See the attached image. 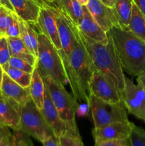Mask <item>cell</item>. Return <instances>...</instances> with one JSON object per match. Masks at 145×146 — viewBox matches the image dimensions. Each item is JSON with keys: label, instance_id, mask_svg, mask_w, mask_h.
Returning a JSON list of instances; mask_svg holds the SVG:
<instances>
[{"label": "cell", "instance_id": "44dd1931", "mask_svg": "<svg viewBox=\"0 0 145 146\" xmlns=\"http://www.w3.org/2000/svg\"><path fill=\"white\" fill-rule=\"evenodd\" d=\"M20 26V35L26 46L28 48L30 51L38 58V31H36L33 27V24H29L26 21L19 19Z\"/></svg>", "mask_w": 145, "mask_h": 146}, {"label": "cell", "instance_id": "7c38bea8", "mask_svg": "<svg viewBox=\"0 0 145 146\" xmlns=\"http://www.w3.org/2000/svg\"><path fill=\"white\" fill-rule=\"evenodd\" d=\"M110 103H120L119 91L102 75L94 70L89 84V95Z\"/></svg>", "mask_w": 145, "mask_h": 146}, {"label": "cell", "instance_id": "4dcf8cb0", "mask_svg": "<svg viewBox=\"0 0 145 146\" xmlns=\"http://www.w3.org/2000/svg\"><path fill=\"white\" fill-rule=\"evenodd\" d=\"M20 35V26L19 18L16 14L13 13V19L10 25L7 28L6 31V37H18Z\"/></svg>", "mask_w": 145, "mask_h": 146}, {"label": "cell", "instance_id": "7a4b0ae2", "mask_svg": "<svg viewBox=\"0 0 145 146\" xmlns=\"http://www.w3.org/2000/svg\"><path fill=\"white\" fill-rule=\"evenodd\" d=\"M108 33L123 70L136 77L145 73V42L119 26Z\"/></svg>", "mask_w": 145, "mask_h": 146}, {"label": "cell", "instance_id": "f35d334b", "mask_svg": "<svg viewBox=\"0 0 145 146\" xmlns=\"http://www.w3.org/2000/svg\"><path fill=\"white\" fill-rule=\"evenodd\" d=\"M103 4H105V5L108 6V7H114L115 3L117 0H100Z\"/></svg>", "mask_w": 145, "mask_h": 146}, {"label": "cell", "instance_id": "e575fe53", "mask_svg": "<svg viewBox=\"0 0 145 146\" xmlns=\"http://www.w3.org/2000/svg\"><path fill=\"white\" fill-rule=\"evenodd\" d=\"M134 3L145 15V0H133Z\"/></svg>", "mask_w": 145, "mask_h": 146}, {"label": "cell", "instance_id": "d6986e66", "mask_svg": "<svg viewBox=\"0 0 145 146\" xmlns=\"http://www.w3.org/2000/svg\"><path fill=\"white\" fill-rule=\"evenodd\" d=\"M51 6L62 11L76 27L83 15V6L77 0H55Z\"/></svg>", "mask_w": 145, "mask_h": 146}, {"label": "cell", "instance_id": "83f0119b", "mask_svg": "<svg viewBox=\"0 0 145 146\" xmlns=\"http://www.w3.org/2000/svg\"><path fill=\"white\" fill-rule=\"evenodd\" d=\"M58 138L61 146H85L80 135L67 133Z\"/></svg>", "mask_w": 145, "mask_h": 146}, {"label": "cell", "instance_id": "ab89813d", "mask_svg": "<svg viewBox=\"0 0 145 146\" xmlns=\"http://www.w3.org/2000/svg\"><path fill=\"white\" fill-rule=\"evenodd\" d=\"M4 71L2 67L0 66V88L1 87V84H2V81H3V77H4Z\"/></svg>", "mask_w": 145, "mask_h": 146}, {"label": "cell", "instance_id": "f6af8a7d", "mask_svg": "<svg viewBox=\"0 0 145 146\" xmlns=\"http://www.w3.org/2000/svg\"><path fill=\"white\" fill-rule=\"evenodd\" d=\"M4 97H5V96H4V94H3L2 91H1V88H0V99H2V98H4Z\"/></svg>", "mask_w": 145, "mask_h": 146}, {"label": "cell", "instance_id": "603a6c76", "mask_svg": "<svg viewBox=\"0 0 145 146\" xmlns=\"http://www.w3.org/2000/svg\"><path fill=\"white\" fill-rule=\"evenodd\" d=\"M127 30L145 42V15L134 3L132 6V16Z\"/></svg>", "mask_w": 145, "mask_h": 146}, {"label": "cell", "instance_id": "4fadbf2b", "mask_svg": "<svg viewBox=\"0 0 145 146\" xmlns=\"http://www.w3.org/2000/svg\"><path fill=\"white\" fill-rule=\"evenodd\" d=\"M86 7L100 27L108 32L112 27L119 26L114 7H108L100 0H90Z\"/></svg>", "mask_w": 145, "mask_h": 146}, {"label": "cell", "instance_id": "9a60e30c", "mask_svg": "<svg viewBox=\"0 0 145 146\" xmlns=\"http://www.w3.org/2000/svg\"><path fill=\"white\" fill-rule=\"evenodd\" d=\"M77 28L82 35L91 38L97 42L107 43L109 35L105 32L99 24L96 22L90 13L88 11L86 6H83V15L80 21Z\"/></svg>", "mask_w": 145, "mask_h": 146}, {"label": "cell", "instance_id": "30bf717a", "mask_svg": "<svg viewBox=\"0 0 145 146\" xmlns=\"http://www.w3.org/2000/svg\"><path fill=\"white\" fill-rule=\"evenodd\" d=\"M134 125L129 121L114 122L100 128H94L92 130V135L95 143L127 139L130 137Z\"/></svg>", "mask_w": 145, "mask_h": 146}, {"label": "cell", "instance_id": "d590c367", "mask_svg": "<svg viewBox=\"0 0 145 146\" xmlns=\"http://www.w3.org/2000/svg\"><path fill=\"white\" fill-rule=\"evenodd\" d=\"M0 5L2 6V7H5L6 9H7L8 10H9L11 12H14V9L13 8L12 5H11V2H10L9 0H0Z\"/></svg>", "mask_w": 145, "mask_h": 146}, {"label": "cell", "instance_id": "f1b7e54d", "mask_svg": "<svg viewBox=\"0 0 145 146\" xmlns=\"http://www.w3.org/2000/svg\"><path fill=\"white\" fill-rule=\"evenodd\" d=\"M130 140L132 146H145V130L134 125Z\"/></svg>", "mask_w": 145, "mask_h": 146}, {"label": "cell", "instance_id": "d6a6232c", "mask_svg": "<svg viewBox=\"0 0 145 146\" xmlns=\"http://www.w3.org/2000/svg\"><path fill=\"white\" fill-rule=\"evenodd\" d=\"M8 126L0 125V146L2 145L4 140L11 136L12 133L10 132Z\"/></svg>", "mask_w": 145, "mask_h": 146}, {"label": "cell", "instance_id": "bcb514c9", "mask_svg": "<svg viewBox=\"0 0 145 146\" xmlns=\"http://www.w3.org/2000/svg\"><path fill=\"white\" fill-rule=\"evenodd\" d=\"M0 7H1V5H0Z\"/></svg>", "mask_w": 145, "mask_h": 146}, {"label": "cell", "instance_id": "ac0fdd59", "mask_svg": "<svg viewBox=\"0 0 145 146\" xmlns=\"http://www.w3.org/2000/svg\"><path fill=\"white\" fill-rule=\"evenodd\" d=\"M18 18L36 25L39 16L41 6L33 0H9Z\"/></svg>", "mask_w": 145, "mask_h": 146}, {"label": "cell", "instance_id": "b9f144b4", "mask_svg": "<svg viewBox=\"0 0 145 146\" xmlns=\"http://www.w3.org/2000/svg\"><path fill=\"white\" fill-rule=\"evenodd\" d=\"M41 1L45 4H49V5H53V3L55 2V0H41Z\"/></svg>", "mask_w": 145, "mask_h": 146}, {"label": "cell", "instance_id": "f546056e", "mask_svg": "<svg viewBox=\"0 0 145 146\" xmlns=\"http://www.w3.org/2000/svg\"><path fill=\"white\" fill-rule=\"evenodd\" d=\"M9 66L13 68L21 70V71H26V72L31 73V74L34 72V69L36 68L35 66L30 64L27 61L14 56H11L10 58Z\"/></svg>", "mask_w": 145, "mask_h": 146}, {"label": "cell", "instance_id": "1f68e13d", "mask_svg": "<svg viewBox=\"0 0 145 146\" xmlns=\"http://www.w3.org/2000/svg\"><path fill=\"white\" fill-rule=\"evenodd\" d=\"M94 146H132L130 137L127 139L110 140L95 143Z\"/></svg>", "mask_w": 145, "mask_h": 146}, {"label": "cell", "instance_id": "484cf974", "mask_svg": "<svg viewBox=\"0 0 145 146\" xmlns=\"http://www.w3.org/2000/svg\"><path fill=\"white\" fill-rule=\"evenodd\" d=\"M11 57L7 38L0 36V66L5 71L9 66V60Z\"/></svg>", "mask_w": 145, "mask_h": 146}, {"label": "cell", "instance_id": "74e56055", "mask_svg": "<svg viewBox=\"0 0 145 146\" xmlns=\"http://www.w3.org/2000/svg\"><path fill=\"white\" fill-rule=\"evenodd\" d=\"M136 78H136V82L140 84L144 88V89L145 90V73L141 74L140 76H139Z\"/></svg>", "mask_w": 145, "mask_h": 146}, {"label": "cell", "instance_id": "60d3db41", "mask_svg": "<svg viewBox=\"0 0 145 146\" xmlns=\"http://www.w3.org/2000/svg\"><path fill=\"white\" fill-rule=\"evenodd\" d=\"M82 6H87L90 0H77Z\"/></svg>", "mask_w": 145, "mask_h": 146}, {"label": "cell", "instance_id": "6da1fadb", "mask_svg": "<svg viewBox=\"0 0 145 146\" xmlns=\"http://www.w3.org/2000/svg\"><path fill=\"white\" fill-rule=\"evenodd\" d=\"M79 34L95 71L102 74L120 94L125 87V75L109 33V40L105 44L88 38L80 31Z\"/></svg>", "mask_w": 145, "mask_h": 146}, {"label": "cell", "instance_id": "5bb4252c", "mask_svg": "<svg viewBox=\"0 0 145 146\" xmlns=\"http://www.w3.org/2000/svg\"><path fill=\"white\" fill-rule=\"evenodd\" d=\"M53 11L56 19L58 34L62 46V49L58 51L59 54H63L69 58L75 38V34L72 30V24L71 20L56 7H53Z\"/></svg>", "mask_w": 145, "mask_h": 146}, {"label": "cell", "instance_id": "9c48e42d", "mask_svg": "<svg viewBox=\"0 0 145 146\" xmlns=\"http://www.w3.org/2000/svg\"><path fill=\"white\" fill-rule=\"evenodd\" d=\"M34 26L38 30V32L44 34L58 51L62 49L53 6L45 4L41 7L38 20Z\"/></svg>", "mask_w": 145, "mask_h": 146}, {"label": "cell", "instance_id": "ba28073f", "mask_svg": "<svg viewBox=\"0 0 145 146\" xmlns=\"http://www.w3.org/2000/svg\"><path fill=\"white\" fill-rule=\"evenodd\" d=\"M121 102L125 109L145 122V90L125 76V87L120 92Z\"/></svg>", "mask_w": 145, "mask_h": 146}, {"label": "cell", "instance_id": "4316f807", "mask_svg": "<svg viewBox=\"0 0 145 146\" xmlns=\"http://www.w3.org/2000/svg\"><path fill=\"white\" fill-rule=\"evenodd\" d=\"M13 13L2 6L0 7V36H5L7 28L12 21Z\"/></svg>", "mask_w": 145, "mask_h": 146}, {"label": "cell", "instance_id": "2e32d148", "mask_svg": "<svg viewBox=\"0 0 145 146\" xmlns=\"http://www.w3.org/2000/svg\"><path fill=\"white\" fill-rule=\"evenodd\" d=\"M21 107L18 103L7 96L0 99V115L6 125L13 131L21 129Z\"/></svg>", "mask_w": 145, "mask_h": 146}, {"label": "cell", "instance_id": "d4e9b609", "mask_svg": "<svg viewBox=\"0 0 145 146\" xmlns=\"http://www.w3.org/2000/svg\"><path fill=\"white\" fill-rule=\"evenodd\" d=\"M4 72L11 79L14 80L23 88H29L31 78H32V74L13 68L10 66L4 71Z\"/></svg>", "mask_w": 145, "mask_h": 146}, {"label": "cell", "instance_id": "5b68a950", "mask_svg": "<svg viewBox=\"0 0 145 146\" xmlns=\"http://www.w3.org/2000/svg\"><path fill=\"white\" fill-rule=\"evenodd\" d=\"M41 77L61 119L75 133H79L75 122V114L79 107L78 101L67 91L65 86L48 76H44Z\"/></svg>", "mask_w": 145, "mask_h": 146}, {"label": "cell", "instance_id": "7402d4cb", "mask_svg": "<svg viewBox=\"0 0 145 146\" xmlns=\"http://www.w3.org/2000/svg\"><path fill=\"white\" fill-rule=\"evenodd\" d=\"M45 86L42 77L40 74L37 66L32 73L31 84L29 86L30 96L33 102L39 108H42L44 100V92H45Z\"/></svg>", "mask_w": 145, "mask_h": 146}, {"label": "cell", "instance_id": "8fae6325", "mask_svg": "<svg viewBox=\"0 0 145 146\" xmlns=\"http://www.w3.org/2000/svg\"><path fill=\"white\" fill-rule=\"evenodd\" d=\"M41 111L55 137L59 138L61 135L67 133L80 135V133H75L71 129V128L61 119L58 110L51 100L46 87L44 92V104Z\"/></svg>", "mask_w": 145, "mask_h": 146}, {"label": "cell", "instance_id": "ffe728a7", "mask_svg": "<svg viewBox=\"0 0 145 146\" xmlns=\"http://www.w3.org/2000/svg\"><path fill=\"white\" fill-rule=\"evenodd\" d=\"M7 38L11 56L21 58L34 66H37L38 58L28 50L19 36Z\"/></svg>", "mask_w": 145, "mask_h": 146}, {"label": "cell", "instance_id": "836d02e7", "mask_svg": "<svg viewBox=\"0 0 145 146\" xmlns=\"http://www.w3.org/2000/svg\"><path fill=\"white\" fill-rule=\"evenodd\" d=\"M43 146H61L60 145L58 138L55 137V135H53L48 139L45 140V141L42 143Z\"/></svg>", "mask_w": 145, "mask_h": 146}, {"label": "cell", "instance_id": "52a82bcc", "mask_svg": "<svg viewBox=\"0 0 145 146\" xmlns=\"http://www.w3.org/2000/svg\"><path fill=\"white\" fill-rule=\"evenodd\" d=\"M20 130L41 143L53 135L42 112L32 99L21 107Z\"/></svg>", "mask_w": 145, "mask_h": 146}, {"label": "cell", "instance_id": "8992f818", "mask_svg": "<svg viewBox=\"0 0 145 146\" xmlns=\"http://www.w3.org/2000/svg\"><path fill=\"white\" fill-rule=\"evenodd\" d=\"M87 106L90 113L94 128H100L117 121H129L122 102L115 104L107 102L90 94Z\"/></svg>", "mask_w": 145, "mask_h": 146}, {"label": "cell", "instance_id": "7bdbcfd3", "mask_svg": "<svg viewBox=\"0 0 145 146\" xmlns=\"http://www.w3.org/2000/svg\"><path fill=\"white\" fill-rule=\"evenodd\" d=\"M33 1H36V2L37 4H39V5L41 6V7H42V6H44V5H45V4H45V3L42 2V1H41V0H33Z\"/></svg>", "mask_w": 145, "mask_h": 146}, {"label": "cell", "instance_id": "ee69618b", "mask_svg": "<svg viewBox=\"0 0 145 146\" xmlns=\"http://www.w3.org/2000/svg\"><path fill=\"white\" fill-rule=\"evenodd\" d=\"M0 125H6L5 122H4V120H3V118L1 117V115H0Z\"/></svg>", "mask_w": 145, "mask_h": 146}, {"label": "cell", "instance_id": "8d00e7d4", "mask_svg": "<svg viewBox=\"0 0 145 146\" xmlns=\"http://www.w3.org/2000/svg\"><path fill=\"white\" fill-rule=\"evenodd\" d=\"M1 146H17L14 139V137H13V133L11 137L4 140V143H3Z\"/></svg>", "mask_w": 145, "mask_h": 146}, {"label": "cell", "instance_id": "3957f363", "mask_svg": "<svg viewBox=\"0 0 145 146\" xmlns=\"http://www.w3.org/2000/svg\"><path fill=\"white\" fill-rule=\"evenodd\" d=\"M75 34L73 46L69 56V64L72 74V84L70 87L72 96L78 101H89V84L93 73V64L84 46L76 26L72 24Z\"/></svg>", "mask_w": 145, "mask_h": 146}, {"label": "cell", "instance_id": "cb8c5ba5", "mask_svg": "<svg viewBox=\"0 0 145 146\" xmlns=\"http://www.w3.org/2000/svg\"><path fill=\"white\" fill-rule=\"evenodd\" d=\"M133 3V0H117L114 6L119 27L125 29L129 27Z\"/></svg>", "mask_w": 145, "mask_h": 146}, {"label": "cell", "instance_id": "e0dca14e", "mask_svg": "<svg viewBox=\"0 0 145 146\" xmlns=\"http://www.w3.org/2000/svg\"><path fill=\"white\" fill-rule=\"evenodd\" d=\"M1 90L5 96L11 98L21 106L31 99L29 88H23L11 79L5 72L3 77Z\"/></svg>", "mask_w": 145, "mask_h": 146}, {"label": "cell", "instance_id": "277c9868", "mask_svg": "<svg viewBox=\"0 0 145 146\" xmlns=\"http://www.w3.org/2000/svg\"><path fill=\"white\" fill-rule=\"evenodd\" d=\"M37 68L41 76H48L65 86L68 83L61 56L51 41L38 32Z\"/></svg>", "mask_w": 145, "mask_h": 146}]
</instances>
